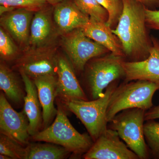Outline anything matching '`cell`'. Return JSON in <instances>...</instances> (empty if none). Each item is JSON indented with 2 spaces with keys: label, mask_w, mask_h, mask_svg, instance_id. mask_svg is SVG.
I'll return each mask as SVG.
<instances>
[{
  "label": "cell",
  "mask_w": 159,
  "mask_h": 159,
  "mask_svg": "<svg viewBox=\"0 0 159 159\" xmlns=\"http://www.w3.org/2000/svg\"><path fill=\"white\" fill-rule=\"evenodd\" d=\"M57 75L41 76L33 80L37 87L39 98L42 107L43 129L51 125L57 113L55 107Z\"/></svg>",
  "instance_id": "obj_15"
},
{
  "label": "cell",
  "mask_w": 159,
  "mask_h": 159,
  "mask_svg": "<svg viewBox=\"0 0 159 159\" xmlns=\"http://www.w3.org/2000/svg\"><path fill=\"white\" fill-rule=\"evenodd\" d=\"M55 102L57 111L54 122L31 137V140L60 145L70 152L72 157H83L93 144V140L89 133L80 134L74 128L60 100L56 98Z\"/></svg>",
  "instance_id": "obj_2"
},
{
  "label": "cell",
  "mask_w": 159,
  "mask_h": 159,
  "mask_svg": "<svg viewBox=\"0 0 159 159\" xmlns=\"http://www.w3.org/2000/svg\"><path fill=\"white\" fill-rule=\"evenodd\" d=\"M142 109H127L117 114L109 122V127L116 131L128 148L140 159H147L151 155L144 133L145 114Z\"/></svg>",
  "instance_id": "obj_6"
},
{
  "label": "cell",
  "mask_w": 159,
  "mask_h": 159,
  "mask_svg": "<svg viewBox=\"0 0 159 159\" xmlns=\"http://www.w3.org/2000/svg\"><path fill=\"white\" fill-rule=\"evenodd\" d=\"M57 77L56 98L61 101L89 100L70 60L62 55L57 57Z\"/></svg>",
  "instance_id": "obj_11"
},
{
  "label": "cell",
  "mask_w": 159,
  "mask_h": 159,
  "mask_svg": "<svg viewBox=\"0 0 159 159\" xmlns=\"http://www.w3.org/2000/svg\"><path fill=\"white\" fill-rule=\"evenodd\" d=\"M34 11L17 8L1 16V27L21 45H28Z\"/></svg>",
  "instance_id": "obj_14"
},
{
  "label": "cell",
  "mask_w": 159,
  "mask_h": 159,
  "mask_svg": "<svg viewBox=\"0 0 159 159\" xmlns=\"http://www.w3.org/2000/svg\"><path fill=\"white\" fill-rule=\"evenodd\" d=\"M57 57L51 45L28 48L16 60L13 70L23 73L31 79L45 75H57Z\"/></svg>",
  "instance_id": "obj_8"
},
{
  "label": "cell",
  "mask_w": 159,
  "mask_h": 159,
  "mask_svg": "<svg viewBox=\"0 0 159 159\" xmlns=\"http://www.w3.org/2000/svg\"><path fill=\"white\" fill-rule=\"evenodd\" d=\"M45 142H30L26 146L25 159H64L72 156L70 152L62 146Z\"/></svg>",
  "instance_id": "obj_20"
},
{
  "label": "cell",
  "mask_w": 159,
  "mask_h": 159,
  "mask_svg": "<svg viewBox=\"0 0 159 159\" xmlns=\"http://www.w3.org/2000/svg\"><path fill=\"white\" fill-rule=\"evenodd\" d=\"M120 138L116 131L107 128L83 157L85 159H140Z\"/></svg>",
  "instance_id": "obj_9"
},
{
  "label": "cell",
  "mask_w": 159,
  "mask_h": 159,
  "mask_svg": "<svg viewBox=\"0 0 159 159\" xmlns=\"http://www.w3.org/2000/svg\"><path fill=\"white\" fill-rule=\"evenodd\" d=\"M159 84L137 80L118 85L111 94L106 113L108 123L121 111L133 108L148 111L153 106L152 97Z\"/></svg>",
  "instance_id": "obj_4"
},
{
  "label": "cell",
  "mask_w": 159,
  "mask_h": 159,
  "mask_svg": "<svg viewBox=\"0 0 159 159\" xmlns=\"http://www.w3.org/2000/svg\"><path fill=\"white\" fill-rule=\"evenodd\" d=\"M0 89L16 106L20 107L24 104L26 93L22 78L20 79L3 61L0 64Z\"/></svg>",
  "instance_id": "obj_19"
},
{
  "label": "cell",
  "mask_w": 159,
  "mask_h": 159,
  "mask_svg": "<svg viewBox=\"0 0 159 159\" xmlns=\"http://www.w3.org/2000/svg\"><path fill=\"white\" fill-rule=\"evenodd\" d=\"M47 3L53 6H57L59 3L62 2L65 0H45Z\"/></svg>",
  "instance_id": "obj_31"
},
{
  "label": "cell",
  "mask_w": 159,
  "mask_h": 159,
  "mask_svg": "<svg viewBox=\"0 0 159 159\" xmlns=\"http://www.w3.org/2000/svg\"><path fill=\"white\" fill-rule=\"evenodd\" d=\"M0 154L11 159H25L26 146L5 134H0Z\"/></svg>",
  "instance_id": "obj_22"
},
{
  "label": "cell",
  "mask_w": 159,
  "mask_h": 159,
  "mask_svg": "<svg viewBox=\"0 0 159 159\" xmlns=\"http://www.w3.org/2000/svg\"><path fill=\"white\" fill-rule=\"evenodd\" d=\"M48 4L45 0H0L1 6L24 8L34 12L44 8Z\"/></svg>",
  "instance_id": "obj_26"
},
{
  "label": "cell",
  "mask_w": 159,
  "mask_h": 159,
  "mask_svg": "<svg viewBox=\"0 0 159 159\" xmlns=\"http://www.w3.org/2000/svg\"><path fill=\"white\" fill-rule=\"evenodd\" d=\"M142 3L147 9L156 10L159 8V0H137Z\"/></svg>",
  "instance_id": "obj_29"
},
{
  "label": "cell",
  "mask_w": 159,
  "mask_h": 159,
  "mask_svg": "<svg viewBox=\"0 0 159 159\" xmlns=\"http://www.w3.org/2000/svg\"><path fill=\"white\" fill-rule=\"evenodd\" d=\"M152 47L149 56L144 60L129 61L124 60V82L143 80L159 84V39L151 36Z\"/></svg>",
  "instance_id": "obj_12"
},
{
  "label": "cell",
  "mask_w": 159,
  "mask_h": 159,
  "mask_svg": "<svg viewBox=\"0 0 159 159\" xmlns=\"http://www.w3.org/2000/svg\"><path fill=\"white\" fill-rule=\"evenodd\" d=\"M16 9V8H15L14 7L1 6H0V14H1V16L3 14L9 12V11H12V10H14V9Z\"/></svg>",
  "instance_id": "obj_30"
},
{
  "label": "cell",
  "mask_w": 159,
  "mask_h": 159,
  "mask_svg": "<svg viewBox=\"0 0 159 159\" xmlns=\"http://www.w3.org/2000/svg\"><path fill=\"white\" fill-rule=\"evenodd\" d=\"M46 7L35 11L30 26L29 48H39L51 44L57 31L53 25Z\"/></svg>",
  "instance_id": "obj_17"
},
{
  "label": "cell",
  "mask_w": 159,
  "mask_h": 159,
  "mask_svg": "<svg viewBox=\"0 0 159 159\" xmlns=\"http://www.w3.org/2000/svg\"><path fill=\"white\" fill-rule=\"evenodd\" d=\"M54 8V25L58 34L63 35L82 29L89 20V16L83 13L73 0H65Z\"/></svg>",
  "instance_id": "obj_13"
},
{
  "label": "cell",
  "mask_w": 159,
  "mask_h": 159,
  "mask_svg": "<svg viewBox=\"0 0 159 159\" xmlns=\"http://www.w3.org/2000/svg\"><path fill=\"white\" fill-rule=\"evenodd\" d=\"M29 120L24 110H15L4 93L0 94V132L26 146L30 143Z\"/></svg>",
  "instance_id": "obj_10"
},
{
  "label": "cell",
  "mask_w": 159,
  "mask_h": 159,
  "mask_svg": "<svg viewBox=\"0 0 159 159\" xmlns=\"http://www.w3.org/2000/svg\"><path fill=\"white\" fill-rule=\"evenodd\" d=\"M82 29L84 34L91 39L105 47L111 53L125 58L120 40L106 23L90 18Z\"/></svg>",
  "instance_id": "obj_18"
},
{
  "label": "cell",
  "mask_w": 159,
  "mask_h": 159,
  "mask_svg": "<svg viewBox=\"0 0 159 159\" xmlns=\"http://www.w3.org/2000/svg\"><path fill=\"white\" fill-rule=\"evenodd\" d=\"M158 119H159V105L153 106L145 111V121Z\"/></svg>",
  "instance_id": "obj_28"
},
{
  "label": "cell",
  "mask_w": 159,
  "mask_h": 159,
  "mask_svg": "<svg viewBox=\"0 0 159 159\" xmlns=\"http://www.w3.org/2000/svg\"><path fill=\"white\" fill-rule=\"evenodd\" d=\"M18 50L8 32L0 28V56L4 61H15L18 58Z\"/></svg>",
  "instance_id": "obj_24"
},
{
  "label": "cell",
  "mask_w": 159,
  "mask_h": 159,
  "mask_svg": "<svg viewBox=\"0 0 159 159\" xmlns=\"http://www.w3.org/2000/svg\"><path fill=\"white\" fill-rule=\"evenodd\" d=\"M108 12L107 24L112 29L116 27L123 10V0H97Z\"/></svg>",
  "instance_id": "obj_25"
},
{
  "label": "cell",
  "mask_w": 159,
  "mask_h": 159,
  "mask_svg": "<svg viewBox=\"0 0 159 159\" xmlns=\"http://www.w3.org/2000/svg\"><path fill=\"white\" fill-rule=\"evenodd\" d=\"M119 81L111 83L103 95L95 100H60L66 110L81 121L94 142L108 128L107 110L111 94L119 85Z\"/></svg>",
  "instance_id": "obj_5"
},
{
  "label": "cell",
  "mask_w": 159,
  "mask_h": 159,
  "mask_svg": "<svg viewBox=\"0 0 159 159\" xmlns=\"http://www.w3.org/2000/svg\"><path fill=\"white\" fill-rule=\"evenodd\" d=\"M25 88L24 111L29 120V132L31 137L42 130L43 111L37 87L33 80L23 73H20Z\"/></svg>",
  "instance_id": "obj_16"
},
{
  "label": "cell",
  "mask_w": 159,
  "mask_h": 159,
  "mask_svg": "<svg viewBox=\"0 0 159 159\" xmlns=\"http://www.w3.org/2000/svg\"><path fill=\"white\" fill-rule=\"evenodd\" d=\"M62 36V47L75 71L79 73H82L91 59L111 52L88 37L81 28L74 29Z\"/></svg>",
  "instance_id": "obj_7"
},
{
  "label": "cell",
  "mask_w": 159,
  "mask_h": 159,
  "mask_svg": "<svg viewBox=\"0 0 159 159\" xmlns=\"http://www.w3.org/2000/svg\"><path fill=\"white\" fill-rule=\"evenodd\" d=\"M124 57L113 53L94 57L87 63L82 73L83 88L89 100L98 99L111 83L124 79Z\"/></svg>",
  "instance_id": "obj_3"
},
{
  "label": "cell",
  "mask_w": 159,
  "mask_h": 159,
  "mask_svg": "<svg viewBox=\"0 0 159 159\" xmlns=\"http://www.w3.org/2000/svg\"><path fill=\"white\" fill-rule=\"evenodd\" d=\"M144 123V133L151 156L159 159V122L154 119L148 120Z\"/></svg>",
  "instance_id": "obj_23"
},
{
  "label": "cell",
  "mask_w": 159,
  "mask_h": 159,
  "mask_svg": "<svg viewBox=\"0 0 159 159\" xmlns=\"http://www.w3.org/2000/svg\"><path fill=\"white\" fill-rule=\"evenodd\" d=\"M146 25L149 29L159 30V10H145Z\"/></svg>",
  "instance_id": "obj_27"
},
{
  "label": "cell",
  "mask_w": 159,
  "mask_h": 159,
  "mask_svg": "<svg viewBox=\"0 0 159 159\" xmlns=\"http://www.w3.org/2000/svg\"><path fill=\"white\" fill-rule=\"evenodd\" d=\"M123 1V11L113 32L120 40L125 61L144 60L149 56L152 47L146 25V8L137 0Z\"/></svg>",
  "instance_id": "obj_1"
},
{
  "label": "cell",
  "mask_w": 159,
  "mask_h": 159,
  "mask_svg": "<svg viewBox=\"0 0 159 159\" xmlns=\"http://www.w3.org/2000/svg\"><path fill=\"white\" fill-rule=\"evenodd\" d=\"M83 13L93 19L102 22H107L108 12L97 0H73Z\"/></svg>",
  "instance_id": "obj_21"
},
{
  "label": "cell",
  "mask_w": 159,
  "mask_h": 159,
  "mask_svg": "<svg viewBox=\"0 0 159 159\" xmlns=\"http://www.w3.org/2000/svg\"><path fill=\"white\" fill-rule=\"evenodd\" d=\"M0 159H11L10 157L7 156L6 155L0 154Z\"/></svg>",
  "instance_id": "obj_32"
}]
</instances>
